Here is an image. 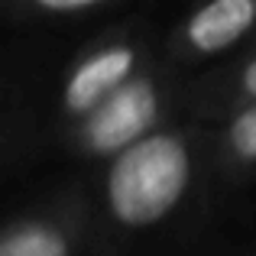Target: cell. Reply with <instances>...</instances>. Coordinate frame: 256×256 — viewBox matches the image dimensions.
Here are the masks:
<instances>
[{
    "label": "cell",
    "mask_w": 256,
    "mask_h": 256,
    "mask_svg": "<svg viewBox=\"0 0 256 256\" xmlns=\"http://www.w3.org/2000/svg\"><path fill=\"white\" fill-rule=\"evenodd\" d=\"M110 0H30L23 4V10L36 13L42 20H82V16H94V13L110 10Z\"/></svg>",
    "instance_id": "obj_8"
},
{
    "label": "cell",
    "mask_w": 256,
    "mask_h": 256,
    "mask_svg": "<svg viewBox=\"0 0 256 256\" xmlns=\"http://www.w3.org/2000/svg\"><path fill=\"white\" fill-rule=\"evenodd\" d=\"M256 32V0H214L188 13L162 46V58L185 72L220 58Z\"/></svg>",
    "instance_id": "obj_4"
},
{
    "label": "cell",
    "mask_w": 256,
    "mask_h": 256,
    "mask_svg": "<svg viewBox=\"0 0 256 256\" xmlns=\"http://www.w3.org/2000/svg\"><path fill=\"white\" fill-rule=\"evenodd\" d=\"M150 32L146 30H117L94 39L88 49L78 52L72 68L62 82V117L68 124L84 120L91 110H98L114 91H120L126 82L140 75L150 65Z\"/></svg>",
    "instance_id": "obj_3"
},
{
    "label": "cell",
    "mask_w": 256,
    "mask_h": 256,
    "mask_svg": "<svg viewBox=\"0 0 256 256\" xmlns=\"http://www.w3.org/2000/svg\"><path fill=\"white\" fill-rule=\"evenodd\" d=\"M185 91L188 78L159 56L133 82L114 91L98 110H91L78 124H68L65 143L84 159L110 162L146 136L172 126V114L185 110Z\"/></svg>",
    "instance_id": "obj_2"
},
{
    "label": "cell",
    "mask_w": 256,
    "mask_h": 256,
    "mask_svg": "<svg viewBox=\"0 0 256 256\" xmlns=\"http://www.w3.org/2000/svg\"><path fill=\"white\" fill-rule=\"evenodd\" d=\"M91 211L82 198H62L49 208L13 218L0 234V256H78Z\"/></svg>",
    "instance_id": "obj_5"
},
{
    "label": "cell",
    "mask_w": 256,
    "mask_h": 256,
    "mask_svg": "<svg viewBox=\"0 0 256 256\" xmlns=\"http://www.w3.org/2000/svg\"><path fill=\"white\" fill-rule=\"evenodd\" d=\"M204 143L208 126L192 120L185 126H166L110 159L100 185L107 220L120 230H150L172 218L192 192Z\"/></svg>",
    "instance_id": "obj_1"
},
{
    "label": "cell",
    "mask_w": 256,
    "mask_h": 256,
    "mask_svg": "<svg viewBox=\"0 0 256 256\" xmlns=\"http://www.w3.org/2000/svg\"><path fill=\"white\" fill-rule=\"evenodd\" d=\"M211 162L220 178H240L256 169V104L237 110L218 126Z\"/></svg>",
    "instance_id": "obj_7"
},
{
    "label": "cell",
    "mask_w": 256,
    "mask_h": 256,
    "mask_svg": "<svg viewBox=\"0 0 256 256\" xmlns=\"http://www.w3.org/2000/svg\"><path fill=\"white\" fill-rule=\"evenodd\" d=\"M253 104H256V46L234 56L230 62L218 65L208 75L188 78L185 110H192V117L204 126L208 124L220 126L227 117Z\"/></svg>",
    "instance_id": "obj_6"
}]
</instances>
